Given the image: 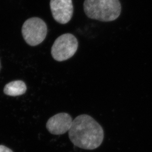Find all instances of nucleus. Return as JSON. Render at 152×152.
I'll use <instances>...</instances> for the list:
<instances>
[{"label": "nucleus", "instance_id": "2", "mask_svg": "<svg viewBox=\"0 0 152 152\" xmlns=\"http://www.w3.org/2000/svg\"><path fill=\"white\" fill-rule=\"evenodd\" d=\"M83 6L87 17L100 21H114L121 12L119 0H85Z\"/></svg>", "mask_w": 152, "mask_h": 152}, {"label": "nucleus", "instance_id": "3", "mask_svg": "<svg viewBox=\"0 0 152 152\" xmlns=\"http://www.w3.org/2000/svg\"><path fill=\"white\" fill-rule=\"evenodd\" d=\"M48 28L42 19L32 17L25 22L22 28V34L26 43L34 46L42 43L46 37Z\"/></svg>", "mask_w": 152, "mask_h": 152}, {"label": "nucleus", "instance_id": "8", "mask_svg": "<svg viewBox=\"0 0 152 152\" xmlns=\"http://www.w3.org/2000/svg\"><path fill=\"white\" fill-rule=\"evenodd\" d=\"M0 152H13V151L4 145H0Z\"/></svg>", "mask_w": 152, "mask_h": 152}, {"label": "nucleus", "instance_id": "5", "mask_svg": "<svg viewBox=\"0 0 152 152\" xmlns=\"http://www.w3.org/2000/svg\"><path fill=\"white\" fill-rule=\"evenodd\" d=\"M50 6L52 16L58 23L65 24L72 19L73 12L72 0H50Z\"/></svg>", "mask_w": 152, "mask_h": 152}, {"label": "nucleus", "instance_id": "1", "mask_svg": "<svg viewBox=\"0 0 152 152\" xmlns=\"http://www.w3.org/2000/svg\"><path fill=\"white\" fill-rule=\"evenodd\" d=\"M71 142L83 149H96L102 143L104 137L103 128L90 115L82 114L73 120L69 131Z\"/></svg>", "mask_w": 152, "mask_h": 152}, {"label": "nucleus", "instance_id": "6", "mask_svg": "<svg viewBox=\"0 0 152 152\" xmlns=\"http://www.w3.org/2000/svg\"><path fill=\"white\" fill-rule=\"evenodd\" d=\"M73 120L66 113L57 114L51 117L46 123V128L51 134L61 135L69 132Z\"/></svg>", "mask_w": 152, "mask_h": 152}, {"label": "nucleus", "instance_id": "7", "mask_svg": "<svg viewBox=\"0 0 152 152\" xmlns=\"http://www.w3.org/2000/svg\"><path fill=\"white\" fill-rule=\"evenodd\" d=\"M26 90L27 87L24 82L21 80H16L6 85L4 92L7 96H16L23 95Z\"/></svg>", "mask_w": 152, "mask_h": 152}, {"label": "nucleus", "instance_id": "4", "mask_svg": "<svg viewBox=\"0 0 152 152\" xmlns=\"http://www.w3.org/2000/svg\"><path fill=\"white\" fill-rule=\"evenodd\" d=\"M78 42L71 34H62L56 39L51 48V55L55 60L62 62L72 57L76 53Z\"/></svg>", "mask_w": 152, "mask_h": 152}]
</instances>
